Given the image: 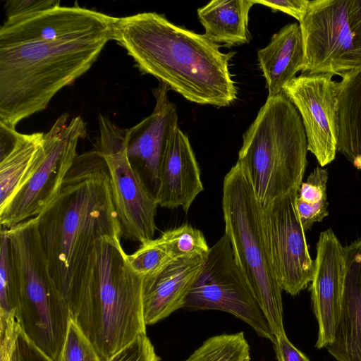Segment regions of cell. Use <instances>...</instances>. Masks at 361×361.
I'll use <instances>...</instances> for the list:
<instances>
[{
  "instance_id": "5",
  "label": "cell",
  "mask_w": 361,
  "mask_h": 361,
  "mask_svg": "<svg viewBox=\"0 0 361 361\" xmlns=\"http://www.w3.org/2000/svg\"><path fill=\"white\" fill-rule=\"evenodd\" d=\"M307 151L297 109L283 93L268 97L243 134L237 161L262 207L300 187Z\"/></svg>"
},
{
  "instance_id": "15",
  "label": "cell",
  "mask_w": 361,
  "mask_h": 361,
  "mask_svg": "<svg viewBox=\"0 0 361 361\" xmlns=\"http://www.w3.org/2000/svg\"><path fill=\"white\" fill-rule=\"evenodd\" d=\"M162 82L153 90L156 104L150 115L126 129V151L130 163L148 190L156 197L159 171L168 142L178 127L176 107Z\"/></svg>"
},
{
  "instance_id": "27",
  "label": "cell",
  "mask_w": 361,
  "mask_h": 361,
  "mask_svg": "<svg viewBox=\"0 0 361 361\" xmlns=\"http://www.w3.org/2000/svg\"><path fill=\"white\" fill-rule=\"evenodd\" d=\"M159 238L173 259L206 257L210 248L202 232L189 224L166 231Z\"/></svg>"
},
{
  "instance_id": "32",
  "label": "cell",
  "mask_w": 361,
  "mask_h": 361,
  "mask_svg": "<svg viewBox=\"0 0 361 361\" xmlns=\"http://www.w3.org/2000/svg\"><path fill=\"white\" fill-rule=\"evenodd\" d=\"M255 4H262L271 8L273 11H279L295 18L299 23L301 22L307 11L310 0H253Z\"/></svg>"
},
{
  "instance_id": "9",
  "label": "cell",
  "mask_w": 361,
  "mask_h": 361,
  "mask_svg": "<svg viewBox=\"0 0 361 361\" xmlns=\"http://www.w3.org/2000/svg\"><path fill=\"white\" fill-rule=\"evenodd\" d=\"M183 308L230 313L249 324L260 337L272 343L275 341L259 301L235 259L226 233L209 248Z\"/></svg>"
},
{
  "instance_id": "33",
  "label": "cell",
  "mask_w": 361,
  "mask_h": 361,
  "mask_svg": "<svg viewBox=\"0 0 361 361\" xmlns=\"http://www.w3.org/2000/svg\"><path fill=\"white\" fill-rule=\"evenodd\" d=\"M11 361H52L36 347L20 330Z\"/></svg>"
},
{
  "instance_id": "28",
  "label": "cell",
  "mask_w": 361,
  "mask_h": 361,
  "mask_svg": "<svg viewBox=\"0 0 361 361\" xmlns=\"http://www.w3.org/2000/svg\"><path fill=\"white\" fill-rule=\"evenodd\" d=\"M127 258L131 268L142 278L159 271L173 260L159 238L140 244Z\"/></svg>"
},
{
  "instance_id": "25",
  "label": "cell",
  "mask_w": 361,
  "mask_h": 361,
  "mask_svg": "<svg viewBox=\"0 0 361 361\" xmlns=\"http://www.w3.org/2000/svg\"><path fill=\"white\" fill-rule=\"evenodd\" d=\"M250 346L243 332L207 338L184 361H250Z\"/></svg>"
},
{
  "instance_id": "4",
  "label": "cell",
  "mask_w": 361,
  "mask_h": 361,
  "mask_svg": "<svg viewBox=\"0 0 361 361\" xmlns=\"http://www.w3.org/2000/svg\"><path fill=\"white\" fill-rule=\"evenodd\" d=\"M113 32L0 46V124L16 128L87 71Z\"/></svg>"
},
{
  "instance_id": "12",
  "label": "cell",
  "mask_w": 361,
  "mask_h": 361,
  "mask_svg": "<svg viewBox=\"0 0 361 361\" xmlns=\"http://www.w3.org/2000/svg\"><path fill=\"white\" fill-rule=\"evenodd\" d=\"M300 188H293L262 207V220L269 259L282 290L296 295L312 281L314 262L296 207Z\"/></svg>"
},
{
  "instance_id": "29",
  "label": "cell",
  "mask_w": 361,
  "mask_h": 361,
  "mask_svg": "<svg viewBox=\"0 0 361 361\" xmlns=\"http://www.w3.org/2000/svg\"><path fill=\"white\" fill-rule=\"evenodd\" d=\"M59 361H102L93 344L72 318Z\"/></svg>"
},
{
  "instance_id": "3",
  "label": "cell",
  "mask_w": 361,
  "mask_h": 361,
  "mask_svg": "<svg viewBox=\"0 0 361 361\" xmlns=\"http://www.w3.org/2000/svg\"><path fill=\"white\" fill-rule=\"evenodd\" d=\"M121 238L96 241L78 270L70 301L72 319L102 361L146 334L143 278L129 264Z\"/></svg>"
},
{
  "instance_id": "13",
  "label": "cell",
  "mask_w": 361,
  "mask_h": 361,
  "mask_svg": "<svg viewBox=\"0 0 361 361\" xmlns=\"http://www.w3.org/2000/svg\"><path fill=\"white\" fill-rule=\"evenodd\" d=\"M329 73H305L295 77L282 93L297 109L305 131L307 150L324 166L336 157L338 148V82Z\"/></svg>"
},
{
  "instance_id": "20",
  "label": "cell",
  "mask_w": 361,
  "mask_h": 361,
  "mask_svg": "<svg viewBox=\"0 0 361 361\" xmlns=\"http://www.w3.org/2000/svg\"><path fill=\"white\" fill-rule=\"evenodd\" d=\"M43 142V133L23 134L0 124V209L31 175Z\"/></svg>"
},
{
  "instance_id": "23",
  "label": "cell",
  "mask_w": 361,
  "mask_h": 361,
  "mask_svg": "<svg viewBox=\"0 0 361 361\" xmlns=\"http://www.w3.org/2000/svg\"><path fill=\"white\" fill-rule=\"evenodd\" d=\"M253 0H212L197 9L204 35L228 47L249 41L248 14Z\"/></svg>"
},
{
  "instance_id": "10",
  "label": "cell",
  "mask_w": 361,
  "mask_h": 361,
  "mask_svg": "<svg viewBox=\"0 0 361 361\" xmlns=\"http://www.w3.org/2000/svg\"><path fill=\"white\" fill-rule=\"evenodd\" d=\"M98 120V150L106 164L121 237L142 244L152 240L157 230V200L130 163L126 129L102 114Z\"/></svg>"
},
{
  "instance_id": "22",
  "label": "cell",
  "mask_w": 361,
  "mask_h": 361,
  "mask_svg": "<svg viewBox=\"0 0 361 361\" xmlns=\"http://www.w3.org/2000/svg\"><path fill=\"white\" fill-rule=\"evenodd\" d=\"M341 78L337 93V151L361 170V67Z\"/></svg>"
},
{
  "instance_id": "26",
  "label": "cell",
  "mask_w": 361,
  "mask_h": 361,
  "mask_svg": "<svg viewBox=\"0 0 361 361\" xmlns=\"http://www.w3.org/2000/svg\"><path fill=\"white\" fill-rule=\"evenodd\" d=\"M20 293L18 271L13 257L7 228L1 229L0 314L16 315Z\"/></svg>"
},
{
  "instance_id": "21",
  "label": "cell",
  "mask_w": 361,
  "mask_h": 361,
  "mask_svg": "<svg viewBox=\"0 0 361 361\" xmlns=\"http://www.w3.org/2000/svg\"><path fill=\"white\" fill-rule=\"evenodd\" d=\"M257 59L266 80L268 97L282 93L303 66V41L299 23H289L275 33L269 43L258 51Z\"/></svg>"
},
{
  "instance_id": "19",
  "label": "cell",
  "mask_w": 361,
  "mask_h": 361,
  "mask_svg": "<svg viewBox=\"0 0 361 361\" xmlns=\"http://www.w3.org/2000/svg\"><path fill=\"white\" fill-rule=\"evenodd\" d=\"M344 277L339 319L326 348L337 361H361V238L343 247Z\"/></svg>"
},
{
  "instance_id": "7",
  "label": "cell",
  "mask_w": 361,
  "mask_h": 361,
  "mask_svg": "<svg viewBox=\"0 0 361 361\" xmlns=\"http://www.w3.org/2000/svg\"><path fill=\"white\" fill-rule=\"evenodd\" d=\"M222 210L224 233L235 259L250 284L272 333L274 336L286 334L282 290L266 245L262 207L238 162L224 178Z\"/></svg>"
},
{
  "instance_id": "30",
  "label": "cell",
  "mask_w": 361,
  "mask_h": 361,
  "mask_svg": "<svg viewBox=\"0 0 361 361\" xmlns=\"http://www.w3.org/2000/svg\"><path fill=\"white\" fill-rule=\"evenodd\" d=\"M154 348L146 334L137 336L131 343L114 354L107 361H159Z\"/></svg>"
},
{
  "instance_id": "17",
  "label": "cell",
  "mask_w": 361,
  "mask_h": 361,
  "mask_svg": "<svg viewBox=\"0 0 361 361\" xmlns=\"http://www.w3.org/2000/svg\"><path fill=\"white\" fill-rule=\"evenodd\" d=\"M204 190L200 171L188 136L178 127L172 134L159 171V206L185 212Z\"/></svg>"
},
{
  "instance_id": "6",
  "label": "cell",
  "mask_w": 361,
  "mask_h": 361,
  "mask_svg": "<svg viewBox=\"0 0 361 361\" xmlns=\"http://www.w3.org/2000/svg\"><path fill=\"white\" fill-rule=\"evenodd\" d=\"M7 234L20 283V329L49 358L59 361L71 312L51 276L37 216L7 228Z\"/></svg>"
},
{
  "instance_id": "24",
  "label": "cell",
  "mask_w": 361,
  "mask_h": 361,
  "mask_svg": "<svg viewBox=\"0 0 361 361\" xmlns=\"http://www.w3.org/2000/svg\"><path fill=\"white\" fill-rule=\"evenodd\" d=\"M326 169L317 166L302 182L298 190L296 207L305 231L316 222H322L329 215Z\"/></svg>"
},
{
  "instance_id": "31",
  "label": "cell",
  "mask_w": 361,
  "mask_h": 361,
  "mask_svg": "<svg viewBox=\"0 0 361 361\" xmlns=\"http://www.w3.org/2000/svg\"><path fill=\"white\" fill-rule=\"evenodd\" d=\"M58 6L59 0H8L4 6L6 20L32 16Z\"/></svg>"
},
{
  "instance_id": "35",
  "label": "cell",
  "mask_w": 361,
  "mask_h": 361,
  "mask_svg": "<svg viewBox=\"0 0 361 361\" xmlns=\"http://www.w3.org/2000/svg\"><path fill=\"white\" fill-rule=\"evenodd\" d=\"M352 27L355 35L359 59L361 64V0H353Z\"/></svg>"
},
{
  "instance_id": "16",
  "label": "cell",
  "mask_w": 361,
  "mask_h": 361,
  "mask_svg": "<svg viewBox=\"0 0 361 361\" xmlns=\"http://www.w3.org/2000/svg\"><path fill=\"white\" fill-rule=\"evenodd\" d=\"M314 262L310 290L313 312L319 325L316 347L319 349L334 340L342 300L343 246L331 228L320 233Z\"/></svg>"
},
{
  "instance_id": "11",
  "label": "cell",
  "mask_w": 361,
  "mask_h": 361,
  "mask_svg": "<svg viewBox=\"0 0 361 361\" xmlns=\"http://www.w3.org/2000/svg\"><path fill=\"white\" fill-rule=\"evenodd\" d=\"M353 0H310L299 23L303 41L301 74L342 77L361 67L352 27Z\"/></svg>"
},
{
  "instance_id": "34",
  "label": "cell",
  "mask_w": 361,
  "mask_h": 361,
  "mask_svg": "<svg viewBox=\"0 0 361 361\" xmlns=\"http://www.w3.org/2000/svg\"><path fill=\"white\" fill-rule=\"evenodd\" d=\"M273 343L278 361H310L290 343L286 334L275 336Z\"/></svg>"
},
{
  "instance_id": "2",
  "label": "cell",
  "mask_w": 361,
  "mask_h": 361,
  "mask_svg": "<svg viewBox=\"0 0 361 361\" xmlns=\"http://www.w3.org/2000/svg\"><path fill=\"white\" fill-rule=\"evenodd\" d=\"M37 218L51 276L70 307L78 270L92 247L103 236L122 235L99 150L78 155L59 193Z\"/></svg>"
},
{
  "instance_id": "18",
  "label": "cell",
  "mask_w": 361,
  "mask_h": 361,
  "mask_svg": "<svg viewBox=\"0 0 361 361\" xmlns=\"http://www.w3.org/2000/svg\"><path fill=\"white\" fill-rule=\"evenodd\" d=\"M206 257L173 259L159 271L143 277L142 312L145 323L152 325L183 308Z\"/></svg>"
},
{
  "instance_id": "1",
  "label": "cell",
  "mask_w": 361,
  "mask_h": 361,
  "mask_svg": "<svg viewBox=\"0 0 361 361\" xmlns=\"http://www.w3.org/2000/svg\"><path fill=\"white\" fill-rule=\"evenodd\" d=\"M114 39L149 74L187 100L223 107L237 98L229 71L233 52L223 53L204 35L176 25L161 14L116 18Z\"/></svg>"
},
{
  "instance_id": "8",
  "label": "cell",
  "mask_w": 361,
  "mask_h": 361,
  "mask_svg": "<svg viewBox=\"0 0 361 361\" xmlns=\"http://www.w3.org/2000/svg\"><path fill=\"white\" fill-rule=\"evenodd\" d=\"M64 113L44 133L43 147L32 172L10 201L0 209V224L9 228L37 216L56 197L76 157L80 139L86 136L80 116L68 122Z\"/></svg>"
},
{
  "instance_id": "14",
  "label": "cell",
  "mask_w": 361,
  "mask_h": 361,
  "mask_svg": "<svg viewBox=\"0 0 361 361\" xmlns=\"http://www.w3.org/2000/svg\"><path fill=\"white\" fill-rule=\"evenodd\" d=\"M114 18L79 6H60L32 16L6 20L0 28V46L73 39L113 32Z\"/></svg>"
}]
</instances>
